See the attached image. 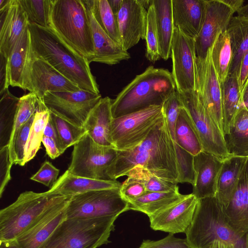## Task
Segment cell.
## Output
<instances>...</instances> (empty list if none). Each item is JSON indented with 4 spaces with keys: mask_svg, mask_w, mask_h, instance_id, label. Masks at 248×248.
Masks as SVG:
<instances>
[{
    "mask_svg": "<svg viewBox=\"0 0 248 248\" xmlns=\"http://www.w3.org/2000/svg\"><path fill=\"white\" fill-rule=\"evenodd\" d=\"M117 154L108 172L111 180L126 175L133 168L141 166L160 178L178 184L174 142L165 116L140 143L128 150H117Z\"/></svg>",
    "mask_w": 248,
    "mask_h": 248,
    "instance_id": "1",
    "label": "cell"
},
{
    "mask_svg": "<svg viewBox=\"0 0 248 248\" xmlns=\"http://www.w3.org/2000/svg\"><path fill=\"white\" fill-rule=\"evenodd\" d=\"M32 52L46 61L81 90L100 93L89 61L50 27L28 24Z\"/></svg>",
    "mask_w": 248,
    "mask_h": 248,
    "instance_id": "2",
    "label": "cell"
},
{
    "mask_svg": "<svg viewBox=\"0 0 248 248\" xmlns=\"http://www.w3.org/2000/svg\"><path fill=\"white\" fill-rule=\"evenodd\" d=\"M176 90L171 73L151 65L137 75L112 100L113 118L144 109L153 106H162Z\"/></svg>",
    "mask_w": 248,
    "mask_h": 248,
    "instance_id": "3",
    "label": "cell"
},
{
    "mask_svg": "<svg viewBox=\"0 0 248 248\" xmlns=\"http://www.w3.org/2000/svg\"><path fill=\"white\" fill-rule=\"evenodd\" d=\"M186 234L189 248H205L215 240L233 248H248V233L240 234L228 225L222 206L215 197L199 200Z\"/></svg>",
    "mask_w": 248,
    "mask_h": 248,
    "instance_id": "4",
    "label": "cell"
},
{
    "mask_svg": "<svg viewBox=\"0 0 248 248\" xmlns=\"http://www.w3.org/2000/svg\"><path fill=\"white\" fill-rule=\"evenodd\" d=\"M71 197L49 190L21 193L15 202L0 211V241L16 239L50 208Z\"/></svg>",
    "mask_w": 248,
    "mask_h": 248,
    "instance_id": "5",
    "label": "cell"
},
{
    "mask_svg": "<svg viewBox=\"0 0 248 248\" xmlns=\"http://www.w3.org/2000/svg\"><path fill=\"white\" fill-rule=\"evenodd\" d=\"M49 27L90 63L92 62L94 49L82 0H52Z\"/></svg>",
    "mask_w": 248,
    "mask_h": 248,
    "instance_id": "6",
    "label": "cell"
},
{
    "mask_svg": "<svg viewBox=\"0 0 248 248\" xmlns=\"http://www.w3.org/2000/svg\"><path fill=\"white\" fill-rule=\"evenodd\" d=\"M118 217L66 218L40 248H97L110 242Z\"/></svg>",
    "mask_w": 248,
    "mask_h": 248,
    "instance_id": "7",
    "label": "cell"
},
{
    "mask_svg": "<svg viewBox=\"0 0 248 248\" xmlns=\"http://www.w3.org/2000/svg\"><path fill=\"white\" fill-rule=\"evenodd\" d=\"M113 146L95 142L86 133L74 145L68 171L75 175L95 180H111L108 172L117 158Z\"/></svg>",
    "mask_w": 248,
    "mask_h": 248,
    "instance_id": "8",
    "label": "cell"
},
{
    "mask_svg": "<svg viewBox=\"0 0 248 248\" xmlns=\"http://www.w3.org/2000/svg\"><path fill=\"white\" fill-rule=\"evenodd\" d=\"M164 117L162 106L144 109L113 118L110 139L118 151L131 149L143 141Z\"/></svg>",
    "mask_w": 248,
    "mask_h": 248,
    "instance_id": "9",
    "label": "cell"
},
{
    "mask_svg": "<svg viewBox=\"0 0 248 248\" xmlns=\"http://www.w3.org/2000/svg\"><path fill=\"white\" fill-rule=\"evenodd\" d=\"M128 211V202L120 188L90 191L71 197L65 209L66 218L118 217Z\"/></svg>",
    "mask_w": 248,
    "mask_h": 248,
    "instance_id": "10",
    "label": "cell"
},
{
    "mask_svg": "<svg viewBox=\"0 0 248 248\" xmlns=\"http://www.w3.org/2000/svg\"><path fill=\"white\" fill-rule=\"evenodd\" d=\"M179 95L198 133L203 151L222 160L230 157L224 135L204 108L195 91L179 93Z\"/></svg>",
    "mask_w": 248,
    "mask_h": 248,
    "instance_id": "11",
    "label": "cell"
},
{
    "mask_svg": "<svg viewBox=\"0 0 248 248\" xmlns=\"http://www.w3.org/2000/svg\"><path fill=\"white\" fill-rule=\"evenodd\" d=\"M102 98L100 93L80 90L78 92H48L42 99L51 112L69 123L83 127L92 109Z\"/></svg>",
    "mask_w": 248,
    "mask_h": 248,
    "instance_id": "12",
    "label": "cell"
},
{
    "mask_svg": "<svg viewBox=\"0 0 248 248\" xmlns=\"http://www.w3.org/2000/svg\"><path fill=\"white\" fill-rule=\"evenodd\" d=\"M196 65L195 92L204 108L224 135L221 84L212 62L211 47L204 59L196 58Z\"/></svg>",
    "mask_w": 248,
    "mask_h": 248,
    "instance_id": "13",
    "label": "cell"
},
{
    "mask_svg": "<svg viewBox=\"0 0 248 248\" xmlns=\"http://www.w3.org/2000/svg\"><path fill=\"white\" fill-rule=\"evenodd\" d=\"M171 74L179 93L195 91L196 55L194 39L174 27L171 45Z\"/></svg>",
    "mask_w": 248,
    "mask_h": 248,
    "instance_id": "14",
    "label": "cell"
},
{
    "mask_svg": "<svg viewBox=\"0 0 248 248\" xmlns=\"http://www.w3.org/2000/svg\"><path fill=\"white\" fill-rule=\"evenodd\" d=\"M24 90L35 94L42 100L48 92H75L81 89L31 51L26 73Z\"/></svg>",
    "mask_w": 248,
    "mask_h": 248,
    "instance_id": "15",
    "label": "cell"
},
{
    "mask_svg": "<svg viewBox=\"0 0 248 248\" xmlns=\"http://www.w3.org/2000/svg\"><path fill=\"white\" fill-rule=\"evenodd\" d=\"M233 14L221 0H206L205 20L200 32L194 39L197 58L206 57L217 36L227 30Z\"/></svg>",
    "mask_w": 248,
    "mask_h": 248,
    "instance_id": "16",
    "label": "cell"
},
{
    "mask_svg": "<svg viewBox=\"0 0 248 248\" xmlns=\"http://www.w3.org/2000/svg\"><path fill=\"white\" fill-rule=\"evenodd\" d=\"M147 13L139 0H123L116 17L124 50L135 46L140 39L145 40Z\"/></svg>",
    "mask_w": 248,
    "mask_h": 248,
    "instance_id": "17",
    "label": "cell"
},
{
    "mask_svg": "<svg viewBox=\"0 0 248 248\" xmlns=\"http://www.w3.org/2000/svg\"><path fill=\"white\" fill-rule=\"evenodd\" d=\"M199 200L192 193L149 218L150 227L172 234L186 233L193 218Z\"/></svg>",
    "mask_w": 248,
    "mask_h": 248,
    "instance_id": "18",
    "label": "cell"
},
{
    "mask_svg": "<svg viewBox=\"0 0 248 248\" xmlns=\"http://www.w3.org/2000/svg\"><path fill=\"white\" fill-rule=\"evenodd\" d=\"M26 14L19 0H8L0 8V53L6 59L28 26Z\"/></svg>",
    "mask_w": 248,
    "mask_h": 248,
    "instance_id": "19",
    "label": "cell"
},
{
    "mask_svg": "<svg viewBox=\"0 0 248 248\" xmlns=\"http://www.w3.org/2000/svg\"><path fill=\"white\" fill-rule=\"evenodd\" d=\"M86 9L95 55L92 62L114 65L130 58V54L104 31L95 19L89 0H82Z\"/></svg>",
    "mask_w": 248,
    "mask_h": 248,
    "instance_id": "20",
    "label": "cell"
},
{
    "mask_svg": "<svg viewBox=\"0 0 248 248\" xmlns=\"http://www.w3.org/2000/svg\"><path fill=\"white\" fill-rule=\"evenodd\" d=\"M70 199L50 208L16 239L22 248H40L42 246L66 218L65 209Z\"/></svg>",
    "mask_w": 248,
    "mask_h": 248,
    "instance_id": "21",
    "label": "cell"
},
{
    "mask_svg": "<svg viewBox=\"0 0 248 248\" xmlns=\"http://www.w3.org/2000/svg\"><path fill=\"white\" fill-rule=\"evenodd\" d=\"M223 161L216 156L204 151L194 156L195 178L192 194L198 200L215 197Z\"/></svg>",
    "mask_w": 248,
    "mask_h": 248,
    "instance_id": "22",
    "label": "cell"
},
{
    "mask_svg": "<svg viewBox=\"0 0 248 248\" xmlns=\"http://www.w3.org/2000/svg\"><path fill=\"white\" fill-rule=\"evenodd\" d=\"M222 210L225 221L237 233H248V157L236 188Z\"/></svg>",
    "mask_w": 248,
    "mask_h": 248,
    "instance_id": "23",
    "label": "cell"
},
{
    "mask_svg": "<svg viewBox=\"0 0 248 248\" xmlns=\"http://www.w3.org/2000/svg\"><path fill=\"white\" fill-rule=\"evenodd\" d=\"M172 4L174 27L195 39L205 20L206 0H172Z\"/></svg>",
    "mask_w": 248,
    "mask_h": 248,
    "instance_id": "24",
    "label": "cell"
},
{
    "mask_svg": "<svg viewBox=\"0 0 248 248\" xmlns=\"http://www.w3.org/2000/svg\"><path fill=\"white\" fill-rule=\"evenodd\" d=\"M112 101L108 96L102 98L90 112L83 126L95 142L104 146H113L110 139L113 119Z\"/></svg>",
    "mask_w": 248,
    "mask_h": 248,
    "instance_id": "25",
    "label": "cell"
},
{
    "mask_svg": "<svg viewBox=\"0 0 248 248\" xmlns=\"http://www.w3.org/2000/svg\"><path fill=\"white\" fill-rule=\"evenodd\" d=\"M31 51V35L28 26L7 59L10 86L24 90L26 73Z\"/></svg>",
    "mask_w": 248,
    "mask_h": 248,
    "instance_id": "26",
    "label": "cell"
},
{
    "mask_svg": "<svg viewBox=\"0 0 248 248\" xmlns=\"http://www.w3.org/2000/svg\"><path fill=\"white\" fill-rule=\"evenodd\" d=\"M121 185L116 180H100L76 176L67 170L49 190L71 197L90 191L120 188Z\"/></svg>",
    "mask_w": 248,
    "mask_h": 248,
    "instance_id": "27",
    "label": "cell"
},
{
    "mask_svg": "<svg viewBox=\"0 0 248 248\" xmlns=\"http://www.w3.org/2000/svg\"><path fill=\"white\" fill-rule=\"evenodd\" d=\"M247 158L246 157L231 156L223 160L215 195L222 207H225L229 202Z\"/></svg>",
    "mask_w": 248,
    "mask_h": 248,
    "instance_id": "28",
    "label": "cell"
},
{
    "mask_svg": "<svg viewBox=\"0 0 248 248\" xmlns=\"http://www.w3.org/2000/svg\"><path fill=\"white\" fill-rule=\"evenodd\" d=\"M152 3L155 9L159 54L166 61L170 57L174 29L172 0H153Z\"/></svg>",
    "mask_w": 248,
    "mask_h": 248,
    "instance_id": "29",
    "label": "cell"
},
{
    "mask_svg": "<svg viewBox=\"0 0 248 248\" xmlns=\"http://www.w3.org/2000/svg\"><path fill=\"white\" fill-rule=\"evenodd\" d=\"M227 31L232 51L228 76L238 79L242 59L248 52V19L233 16Z\"/></svg>",
    "mask_w": 248,
    "mask_h": 248,
    "instance_id": "30",
    "label": "cell"
},
{
    "mask_svg": "<svg viewBox=\"0 0 248 248\" xmlns=\"http://www.w3.org/2000/svg\"><path fill=\"white\" fill-rule=\"evenodd\" d=\"M187 195L178 191L150 192L128 202V210L141 212L152 217L184 199Z\"/></svg>",
    "mask_w": 248,
    "mask_h": 248,
    "instance_id": "31",
    "label": "cell"
},
{
    "mask_svg": "<svg viewBox=\"0 0 248 248\" xmlns=\"http://www.w3.org/2000/svg\"><path fill=\"white\" fill-rule=\"evenodd\" d=\"M225 140L231 156L248 157V110L240 106Z\"/></svg>",
    "mask_w": 248,
    "mask_h": 248,
    "instance_id": "32",
    "label": "cell"
},
{
    "mask_svg": "<svg viewBox=\"0 0 248 248\" xmlns=\"http://www.w3.org/2000/svg\"><path fill=\"white\" fill-rule=\"evenodd\" d=\"M222 107L225 137L241 106V92L238 79L228 76L221 84Z\"/></svg>",
    "mask_w": 248,
    "mask_h": 248,
    "instance_id": "33",
    "label": "cell"
},
{
    "mask_svg": "<svg viewBox=\"0 0 248 248\" xmlns=\"http://www.w3.org/2000/svg\"><path fill=\"white\" fill-rule=\"evenodd\" d=\"M194 156L203 151L198 133L184 107L181 109L175 127V141Z\"/></svg>",
    "mask_w": 248,
    "mask_h": 248,
    "instance_id": "34",
    "label": "cell"
},
{
    "mask_svg": "<svg viewBox=\"0 0 248 248\" xmlns=\"http://www.w3.org/2000/svg\"><path fill=\"white\" fill-rule=\"evenodd\" d=\"M211 50L212 62L221 84L228 76L232 60V51L227 30L217 36Z\"/></svg>",
    "mask_w": 248,
    "mask_h": 248,
    "instance_id": "35",
    "label": "cell"
},
{
    "mask_svg": "<svg viewBox=\"0 0 248 248\" xmlns=\"http://www.w3.org/2000/svg\"><path fill=\"white\" fill-rule=\"evenodd\" d=\"M19 101L8 89L0 95V148L9 144Z\"/></svg>",
    "mask_w": 248,
    "mask_h": 248,
    "instance_id": "36",
    "label": "cell"
},
{
    "mask_svg": "<svg viewBox=\"0 0 248 248\" xmlns=\"http://www.w3.org/2000/svg\"><path fill=\"white\" fill-rule=\"evenodd\" d=\"M49 115L50 111L44 104L35 113L34 120L25 148L24 166L35 156L39 150Z\"/></svg>",
    "mask_w": 248,
    "mask_h": 248,
    "instance_id": "37",
    "label": "cell"
},
{
    "mask_svg": "<svg viewBox=\"0 0 248 248\" xmlns=\"http://www.w3.org/2000/svg\"><path fill=\"white\" fill-rule=\"evenodd\" d=\"M94 16L101 28L115 42L122 46L116 16L108 0H89Z\"/></svg>",
    "mask_w": 248,
    "mask_h": 248,
    "instance_id": "38",
    "label": "cell"
},
{
    "mask_svg": "<svg viewBox=\"0 0 248 248\" xmlns=\"http://www.w3.org/2000/svg\"><path fill=\"white\" fill-rule=\"evenodd\" d=\"M128 177L142 183L147 191H178L177 184L160 178L141 166H137L126 174Z\"/></svg>",
    "mask_w": 248,
    "mask_h": 248,
    "instance_id": "39",
    "label": "cell"
},
{
    "mask_svg": "<svg viewBox=\"0 0 248 248\" xmlns=\"http://www.w3.org/2000/svg\"><path fill=\"white\" fill-rule=\"evenodd\" d=\"M50 115L57 132L62 155L78 142L87 132L83 127L73 125L51 112Z\"/></svg>",
    "mask_w": 248,
    "mask_h": 248,
    "instance_id": "40",
    "label": "cell"
},
{
    "mask_svg": "<svg viewBox=\"0 0 248 248\" xmlns=\"http://www.w3.org/2000/svg\"><path fill=\"white\" fill-rule=\"evenodd\" d=\"M29 24L49 27L52 0H19Z\"/></svg>",
    "mask_w": 248,
    "mask_h": 248,
    "instance_id": "41",
    "label": "cell"
},
{
    "mask_svg": "<svg viewBox=\"0 0 248 248\" xmlns=\"http://www.w3.org/2000/svg\"><path fill=\"white\" fill-rule=\"evenodd\" d=\"M43 104L42 101L32 93L30 92L19 98L10 139L35 114Z\"/></svg>",
    "mask_w": 248,
    "mask_h": 248,
    "instance_id": "42",
    "label": "cell"
},
{
    "mask_svg": "<svg viewBox=\"0 0 248 248\" xmlns=\"http://www.w3.org/2000/svg\"><path fill=\"white\" fill-rule=\"evenodd\" d=\"M34 118V115L10 140L8 144L10 158L13 165L24 166L25 148Z\"/></svg>",
    "mask_w": 248,
    "mask_h": 248,
    "instance_id": "43",
    "label": "cell"
},
{
    "mask_svg": "<svg viewBox=\"0 0 248 248\" xmlns=\"http://www.w3.org/2000/svg\"><path fill=\"white\" fill-rule=\"evenodd\" d=\"M147 12L145 56L149 61L154 62L159 60L160 57L159 54L155 9L152 1L151 5L147 10Z\"/></svg>",
    "mask_w": 248,
    "mask_h": 248,
    "instance_id": "44",
    "label": "cell"
},
{
    "mask_svg": "<svg viewBox=\"0 0 248 248\" xmlns=\"http://www.w3.org/2000/svg\"><path fill=\"white\" fill-rule=\"evenodd\" d=\"M174 142L179 175L178 183H188L193 186L195 178L194 156Z\"/></svg>",
    "mask_w": 248,
    "mask_h": 248,
    "instance_id": "45",
    "label": "cell"
},
{
    "mask_svg": "<svg viewBox=\"0 0 248 248\" xmlns=\"http://www.w3.org/2000/svg\"><path fill=\"white\" fill-rule=\"evenodd\" d=\"M183 107L179 93L176 90L165 101L162 110L172 140L175 141V127L180 111Z\"/></svg>",
    "mask_w": 248,
    "mask_h": 248,
    "instance_id": "46",
    "label": "cell"
},
{
    "mask_svg": "<svg viewBox=\"0 0 248 248\" xmlns=\"http://www.w3.org/2000/svg\"><path fill=\"white\" fill-rule=\"evenodd\" d=\"M59 172L60 170L54 167L51 162L46 161L30 179L42 184L50 188L57 181Z\"/></svg>",
    "mask_w": 248,
    "mask_h": 248,
    "instance_id": "47",
    "label": "cell"
},
{
    "mask_svg": "<svg viewBox=\"0 0 248 248\" xmlns=\"http://www.w3.org/2000/svg\"><path fill=\"white\" fill-rule=\"evenodd\" d=\"M139 248H189L186 239L176 238L169 233L166 237L158 240H145Z\"/></svg>",
    "mask_w": 248,
    "mask_h": 248,
    "instance_id": "48",
    "label": "cell"
},
{
    "mask_svg": "<svg viewBox=\"0 0 248 248\" xmlns=\"http://www.w3.org/2000/svg\"><path fill=\"white\" fill-rule=\"evenodd\" d=\"M13 164L10 158L9 145L0 148V197L11 179V169Z\"/></svg>",
    "mask_w": 248,
    "mask_h": 248,
    "instance_id": "49",
    "label": "cell"
},
{
    "mask_svg": "<svg viewBox=\"0 0 248 248\" xmlns=\"http://www.w3.org/2000/svg\"><path fill=\"white\" fill-rule=\"evenodd\" d=\"M120 190L122 196L127 202L140 197L147 192L142 183L128 177L122 184Z\"/></svg>",
    "mask_w": 248,
    "mask_h": 248,
    "instance_id": "50",
    "label": "cell"
},
{
    "mask_svg": "<svg viewBox=\"0 0 248 248\" xmlns=\"http://www.w3.org/2000/svg\"><path fill=\"white\" fill-rule=\"evenodd\" d=\"M10 86L7 66V59L0 53V95Z\"/></svg>",
    "mask_w": 248,
    "mask_h": 248,
    "instance_id": "51",
    "label": "cell"
},
{
    "mask_svg": "<svg viewBox=\"0 0 248 248\" xmlns=\"http://www.w3.org/2000/svg\"><path fill=\"white\" fill-rule=\"evenodd\" d=\"M42 142L46 148L47 155L51 159H55L61 155L56 143L51 138L44 136Z\"/></svg>",
    "mask_w": 248,
    "mask_h": 248,
    "instance_id": "52",
    "label": "cell"
},
{
    "mask_svg": "<svg viewBox=\"0 0 248 248\" xmlns=\"http://www.w3.org/2000/svg\"><path fill=\"white\" fill-rule=\"evenodd\" d=\"M248 78V52L244 56L241 63L239 76L238 79L241 92L244 85Z\"/></svg>",
    "mask_w": 248,
    "mask_h": 248,
    "instance_id": "53",
    "label": "cell"
},
{
    "mask_svg": "<svg viewBox=\"0 0 248 248\" xmlns=\"http://www.w3.org/2000/svg\"><path fill=\"white\" fill-rule=\"evenodd\" d=\"M44 136L53 139L59 149V142L57 132L50 115H49L48 121L45 128Z\"/></svg>",
    "mask_w": 248,
    "mask_h": 248,
    "instance_id": "54",
    "label": "cell"
},
{
    "mask_svg": "<svg viewBox=\"0 0 248 248\" xmlns=\"http://www.w3.org/2000/svg\"><path fill=\"white\" fill-rule=\"evenodd\" d=\"M228 6L234 13L243 5L244 0H221Z\"/></svg>",
    "mask_w": 248,
    "mask_h": 248,
    "instance_id": "55",
    "label": "cell"
},
{
    "mask_svg": "<svg viewBox=\"0 0 248 248\" xmlns=\"http://www.w3.org/2000/svg\"><path fill=\"white\" fill-rule=\"evenodd\" d=\"M241 106H244L248 110V78L241 92Z\"/></svg>",
    "mask_w": 248,
    "mask_h": 248,
    "instance_id": "56",
    "label": "cell"
},
{
    "mask_svg": "<svg viewBox=\"0 0 248 248\" xmlns=\"http://www.w3.org/2000/svg\"><path fill=\"white\" fill-rule=\"evenodd\" d=\"M0 248H22L16 239L0 241Z\"/></svg>",
    "mask_w": 248,
    "mask_h": 248,
    "instance_id": "57",
    "label": "cell"
},
{
    "mask_svg": "<svg viewBox=\"0 0 248 248\" xmlns=\"http://www.w3.org/2000/svg\"><path fill=\"white\" fill-rule=\"evenodd\" d=\"M205 248H233L232 246L222 241L215 240Z\"/></svg>",
    "mask_w": 248,
    "mask_h": 248,
    "instance_id": "58",
    "label": "cell"
},
{
    "mask_svg": "<svg viewBox=\"0 0 248 248\" xmlns=\"http://www.w3.org/2000/svg\"><path fill=\"white\" fill-rule=\"evenodd\" d=\"M111 9L116 16L121 9L123 0H108Z\"/></svg>",
    "mask_w": 248,
    "mask_h": 248,
    "instance_id": "59",
    "label": "cell"
},
{
    "mask_svg": "<svg viewBox=\"0 0 248 248\" xmlns=\"http://www.w3.org/2000/svg\"><path fill=\"white\" fill-rule=\"evenodd\" d=\"M237 16L248 19V3L243 5L237 11Z\"/></svg>",
    "mask_w": 248,
    "mask_h": 248,
    "instance_id": "60",
    "label": "cell"
}]
</instances>
